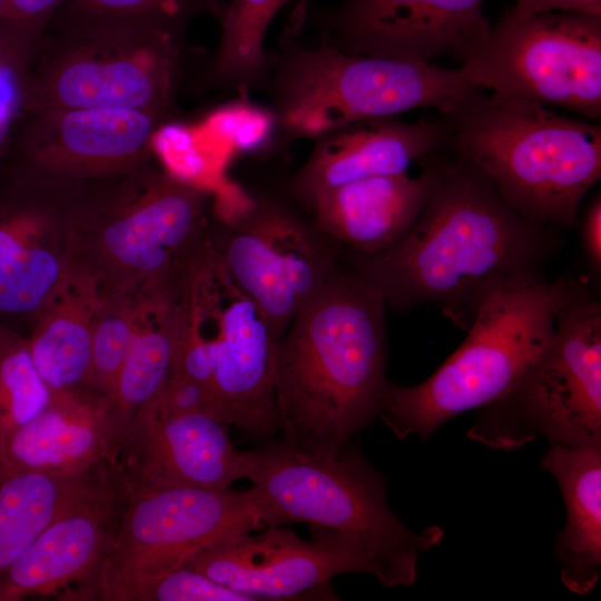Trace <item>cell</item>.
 <instances>
[{
    "label": "cell",
    "instance_id": "obj_1",
    "mask_svg": "<svg viewBox=\"0 0 601 601\" xmlns=\"http://www.w3.org/2000/svg\"><path fill=\"white\" fill-rule=\"evenodd\" d=\"M430 180L425 204L407 233L373 255L351 253L348 267L386 306H437L467 332L495 293L543 280L561 246L559 229L525 220L491 179L444 142L417 160Z\"/></svg>",
    "mask_w": 601,
    "mask_h": 601
},
{
    "label": "cell",
    "instance_id": "obj_2",
    "mask_svg": "<svg viewBox=\"0 0 601 601\" xmlns=\"http://www.w3.org/2000/svg\"><path fill=\"white\" fill-rule=\"evenodd\" d=\"M386 303L339 266L293 319L278 345L275 400L283 440L338 454L377 417L388 380Z\"/></svg>",
    "mask_w": 601,
    "mask_h": 601
},
{
    "label": "cell",
    "instance_id": "obj_3",
    "mask_svg": "<svg viewBox=\"0 0 601 601\" xmlns=\"http://www.w3.org/2000/svg\"><path fill=\"white\" fill-rule=\"evenodd\" d=\"M444 144L480 168L529 223L569 229L601 177V126L481 91L437 115Z\"/></svg>",
    "mask_w": 601,
    "mask_h": 601
},
{
    "label": "cell",
    "instance_id": "obj_4",
    "mask_svg": "<svg viewBox=\"0 0 601 601\" xmlns=\"http://www.w3.org/2000/svg\"><path fill=\"white\" fill-rule=\"evenodd\" d=\"M268 57L265 88L280 141L287 142L413 109L449 114L484 89L469 65L444 68L353 55L322 42L306 47L287 27Z\"/></svg>",
    "mask_w": 601,
    "mask_h": 601
},
{
    "label": "cell",
    "instance_id": "obj_5",
    "mask_svg": "<svg viewBox=\"0 0 601 601\" xmlns=\"http://www.w3.org/2000/svg\"><path fill=\"white\" fill-rule=\"evenodd\" d=\"M210 194L150 161L90 181L70 227L71 265L104 296L137 295L180 268L205 238Z\"/></svg>",
    "mask_w": 601,
    "mask_h": 601
},
{
    "label": "cell",
    "instance_id": "obj_6",
    "mask_svg": "<svg viewBox=\"0 0 601 601\" xmlns=\"http://www.w3.org/2000/svg\"><path fill=\"white\" fill-rule=\"evenodd\" d=\"M184 36L148 23L52 18L23 71L21 107L176 114Z\"/></svg>",
    "mask_w": 601,
    "mask_h": 601
},
{
    "label": "cell",
    "instance_id": "obj_7",
    "mask_svg": "<svg viewBox=\"0 0 601 601\" xmlns=\"http://www.w3.org/2000/svg\"><path fill=\"white\" fill-rule=\"evenodd\" d=\"M573 277L492 295L461 346L424 382H388L377 417L398 439L431 436L454 416L510 390L550 342Z\"/></svg>",
    "mask_w": 601,
    "mask_h": 601
},
{
    "label": "cell",
    "instance_id": "obj_8",
    "mask_svg": "<svg viewBox=\"0 0 601 601\" xmlns=\"http://www.w3.org/2000/svg\"><path fill=\"white\" fill-rule=\"evenodd\" d=\"M282 336L233 280L206 237L181 267L175 352L211 370L219 420L265 442L280 430L275 371Z\"/></svg>",
    "mask_w": 601,
    "mask_h": 601
},
{
    "label": "cell",
    "instance_id": "obj_9",
    "mask_svg": "<svg viewBox=\"0 0 601 601\" xmlns=\"http://www.w3.org/2000/svg\"><path fill=\"white\" fill-rule=\"evenodd\" d=\"M466 436L514 450L544 437L569 446H601V303L572 279L553 335L520 380L479 408Z\"/></svg>",
    "mask_w": 601,
    "mask_h": 601
},
{
    "label": "cell",
    "instance_id": "obj_10",
    "mask_svg": "<svg viewBox=\"0 0 601 601\" xmlns=\"http://www.w3.org/2000/svg\"><path fill=\"white\" fill-rule=\"evenodd\" d=\"M242 456L245 479L258 491L276 525L304 522L420 553L443 540L440 526L414 532L392 512L384 477L351 443L336 455L323 456L272 439L242 451Z\"/></svg>",
    "mask_w": 601,
    "mask_h": 601
},
{
    "label": "cell",
    "instance_id": "obj_11",
    "mask_svg": "<svg viewBox=\"0 0 601 601\" xmlns=\"http://www.w3.org/2000/svg\"><path fill=\"white\" fill-rule=\"evenodd\" d=\"M304 540L282 525L242 531L190 555L184 565L255 600L295 599L326 589L338 574L364 572L385 588L411 585L420 552L357 533L311 525Z\"/></svg>",
    "mask_w": 601,
    "mask_h": 601
},
{
    "label": "cell",
    "instance_id": "obj_12",
    "mask_svg": "<svg viewBox=\"0 0 601 601\" xmlns=\"http://www.w3.org/2000/svg\"><path fill=\"white\" fill-rule=\"evenodd\" d=\"M465 65L494 97L601 118V16L508 9Z\"/></svg>",
    "mask_w": 601,
    "mask_h": 601
},
{
    "label": "cell",
    "instance_id": "obj_13",
    "mask_svg": "<svg viewBox=\"0 0 601 601\" xmlns=\"http://www.w3.org/2000/svg\"><path fill=\"white\" fill-rule=\"evenodd\" d=\"M127 489V487H126ZM119 530L97 584L116 601L129 587L184 565L229 534L276 525L258 491L154 487L128 490Z\"/></svg>",
    "mask_w": 601,
    "mask_h": 601
},
{
    "label": "cell",
    "instance_id": "obj_14",
    "mask_svg": "<svg viewBox=\"0 0 601 601\" xmlns=\"http://www.w3.org/2000/svg\"><path fill=\"white\" fill-rule=\"evenodd\" d=\"M207 239L235 284L280 336L338 267L337 254L313 224L269 196L250 198L208 225Z\"/></svg>",
    "mask_w": 601,
    "mask_h": 601
},
{
    "label": "cell",
    "instance_id": "obj_15",
    "mask_svg": "<svg viewBox=\"0 0 601 601\" xmlns=\"http://www.w3.org/2000/svg\"><path fill=\"white\" fill-rule=\"evenodd\" d=\"M485 0H342L296 6L289 27H311L319 42L353 55L416 62L445 57L465 65L487 40Z\"/></svg>",
    "mask_w": 601,
    "mask_h": 601
},
{
    "label": "cell",
    "instance_id": "obj_16",
    "mask_svg": "<svg viewBox=\"0 0 601 601\" xmlns=\"http://www.w3.org/2000/svg\"><path fill=\"white\" fill-rule=\"evenodd\" d=\"M87 183L18 167L0 191V324L30 322L71 269L70 227Z\"/></svg>",
    "mask_w": 601,
    "mask_h": 601
},
{
    "label": "cell",
    "instance_id": "obj_17",
    "mask_svg": "<svg viewBox=\"0 0 601 601\" xmlns=\"http://www.w3.org/2000/svg\"><path fill=\"white\" fill-rule=\"evenodd\" d=\"M167 121L159 115L121 108L30 112L18 167L69 183L122 176L150 161L156 134Z\"/></svg>",
    "mask_w": 601,
    "mask_h": 601
},
{
    "label": "cell",
    "instance_id": "obj_18",
    "mask_svg": "<svg viewBox=\"0 0 601 601\" xmlns=\"http://www.w3.org/2000/svg\"><path fill=\"white\" fill-rule=\"evenodd\" d=\"M128 493L115 464L87 494L47 526L0 578V601L59 595L97 597L102 565L115 543ZM71 597V595H70Z\"/></svg>",
    "mask_w": 601,
    "mask_h": 601
},
{
    "label": "cell",
    "instance_id": "obj_19",
    "mask_svg": "<svg viewBox=\"0 0 601 601\" xmlns=\"http://www.w3.org/2000/svg\"><path fill=\"white\" fill-rule=\"evenodd\" d=\"M226 425L207 414L159 418L147 404L125 432L115 466L128 490L230 489L245 479L242 451Z\"/></svg>",
    "mask_w": 601,
    "mask_h": 601
},
{
    "label": "cell",
    "instance_id": "obj_20",
    "mask_svg": "<svg viewBox=\"0 0 601 601\" xmlns=\"http://www.w3.org/2000/svg\"><path fill=\"white\" fill-rule=\"evenodd\" d=\"M443 141L439 116L416 122L393 117L352 122L315 138L307 160L292 178L290 191L305 206L317 195L351 181L406 173Z\"/></svg>",
    "mask_w": 601,
    "mask_h": 601
},
{
    "label": "cell",
    "instance_id": "obj_21",
    "mask_svg": "<svg viewBox=\"0 0 601 601\" xmlns=\"http://www.w3.org/2000/svg\"><path fill=\"white\" fill-rule=\"evenodd\" d=\"M108 402L89 392L51 394L49 404L0 447V476L23 471L81 473L115 462Z\"/></svg>",
    "mask_w": 601,
    "mask_h": 601
},
{
    "label": "cell",
    "instance_id": "obj_22",
    "mask_svg": "<svg viewBox=\"0 0 601 601\" xmlns=\"http://www.w3.org/2000/svg\"><path fill=\"white\" fill-rule=\"evenodd\" d=\"M430 180L406 173L373 176L328 189L304 207L326 238L351 253L373 255L396 244L420 215Z\"/></svg>",
    "mask_w": 601,
    "mask_h": 601
},
{
    "label": "cell",
    "instance_id": "obj_23",
    "mask_svg": "<svg viewBox=\"0 0 601 601\" xmlns=\"http://www.w3.org/2000/svg\"><path fill=\"white\" fill-rule=\"evenodd\" d=\"M541 466L558 482L566 522L555 538L561 581L584 595L601 571V446L550 443Z\"/></svg>",
    "mask_w": 601,
    "mask_h": 601
},
{
    "label": "cell",
    "instance_id": "obj_24",
    "mask_svg": "<svg viewBox=\"0 0 601 601\" xmlns=\"http://www.w3.org/2000/svg\"><path fill=\"white\" fill-rule=\"evenodd\" d=\"M180 275L181 268L145 293L135 338L107 401L116 453L132 420L157 397L170 374L179 326Z\"/></svg>",
    "mask_w": 601,
    "mask_h": 601
},
{
    "label": "cell",
    "instance_id": "obj_25",
    "mask_svg": "<svg viewBox=\"0 0 601 601\" xmlns=\"http://www.w3.org/2000/svg\"><path fill=\"white\" fill-rule=\"evenodd\" d=\"M101 302L96 279L71 265L62 286L32 321L29 349L51 394L88 392L92 331Z\"/></svg>",
    "mask_w": 601,
    "mask_h": 601
},
{
    "label": "cell",
    "instance_id": "obj_26",
    "mask_svg": "<svg viewBox=\"0 0 601 601\" xmlns=\"http://www.w3.org/2000/svg\"><path fill=\"white\" fill-rule=\"evenodd\" d=\"M112 465L108 461L81 473L23 471L0 476V578Z\"/></svg>",
    "mask_w": 601,
    "mask_h": 601
},
{
    "label": "cell",
    "instance_id": "obj_27",
    "mask_svg": "<svg viewBox=\"0 0 601 601\" xmlns=\"http://www.w3.org/2000/svg\"><path fill=\"white\" fill-rule=\"evenodd\" d=\"M287 1L228 0L219 42L206 67L209 85L240 93L266 86L270 62L265 36Z\"/></svg>",
    "mask_w": 601,
    "mask_h": 601
},
{
    "label": "cell",
    "instance_id": "obj_28",
    "mask_svg": "<svg viewBox=\"0 0 601 601\" xmlns=\"http://www.w3.org/2000/svg\"><path fill=\"white\" fill-rule=\"evenodd\" d=\"M51 392L33 363L28 338L0 324V447L50 402Z\"/></svg>",
    "mask_w": 601,
    "mask_h": 601
},
{
    "label": "cell",
    "instance_id": "obj_29",
    "mask_svg": "<svg viewBox=\"0 0 601 601\" xmlns=\"http://www.w3.org/2000/svg\"><path fill=\"white\" fill-rule=\"evenodd\" d=\"M146 290L137 295H102L92 331L89 393L108 401L135 338Z\"/></svg>",
    "mask_w": 601,
    "mask_h": 601
},
{
    "label": "cell",
    "instance_id": "obj_30",
    "mask_svg": "<svg viewBox=\"0 0 601 601\" xmlns=\"http://www.w3.org/2000/svg\"><path fill=\"white\" fill-rule=\"evenodd\" d=\"M228 0H67L52 18L136 21L185 37L188 23L208 14L218 22Z\"/></svg>",
    "mask_w": 601,
    "mask_h": 601
},
{
    "label": "cell",
    "instance_id": "obj_31",
    "mask_svg": "<svg viewBox=\"0 0 601 601\" xmlns=\"http://www.w3.org/2000/svg\"><path fill=\"white\" fill-rule=\"evenodd\" d=\"M116 601H255L204 573L181 565L124 590Z\"/></svg>",
    "mask_w": 601,
    "mask_h": 601
},
{
    "label": "cell",
    "instance_id": "obj_32",
    "mask_svg": "<svg viewBox=\"0 0 601 601\" xmlns=\"http://www.w3.org/2000/svg\"><path fill=\"white\" fill-rule=\"evenodd\" d=\"M151 406L155 414L162 420L207 414L220 422L217 402L210 387L175 372H170Z\"/></svg>",
    "mask_w": 601,
    "mask_h": 601
},
{
    "label": "cell",
    "instance_id": "obj_33",
    "mask_svg": "<svg viewBox=\"0 0 601 601\" xmlns=\"http://www.w3.org/2000/svg\"><path fill=\"white\" fill-rule=\"evenodd\" d=\"M67 0H1L0 23L10 35L36 48L48 23Z\"/></svg>",
    "mask_w": 601,
    "mask_h": 601
},
{
    "label": "cell",
    "instance_id": "obj_34",
    "mask_svg": "<svg viewBox=\"0 0 601 601\" xmlns=\"http://www.w3.org/2000/svg\"><path fill=\"white\" fill-rule=\"evenodd\" d=\"M27 59L0 32V151L7 142L14 114L21 107L20 83Z\"/></svg>",
    "mask_w": 601,
    "mask_h": 601
},
{
    "label": "cell",
    "instance_id": "obj_35",
    "mask_svg": "<svg viewBox=\"0 0 601 601\" xmlns=\"http://www.w3.org/2000/svg\"><path fill=\"white\" fill-rule=\"evenodd\" d=\"M510 9L523 16L552 11L601 16V0H515Z\"/></svg>",
    "mask_w": 601,
    "mask_h": 601
},
{
    "label": "cell",
    "instance_id": "obj_36",
    "mask_svg": "<svg viewBox=\"0 0 601 601\" xmlns=\"http://www.w3.org/2000/svg\"><path fill=\"white\" fill-rule=\"evenodd\" d=\"M582 240L587 257L597 274L601 269V197L598 194L585 211Z\"/></svg>",
    "mask_w": 601,
    "mask_h": 601
},
{
    "label": "cell",
    "instance_id": "obj_37",
    "mask_svg": "<svg viewBox=\"0 0 601 601\" xmlns=\"http://www.w3.org/2000/svg\"><path fill=\"white\" fill-rule=\"evenodd\" d=\"M1 1V0H0Z\"/></svg>",
    "mask_w": 601,
    "mask_h": 601
}]
</instances>
